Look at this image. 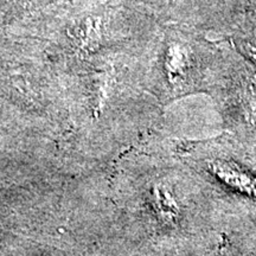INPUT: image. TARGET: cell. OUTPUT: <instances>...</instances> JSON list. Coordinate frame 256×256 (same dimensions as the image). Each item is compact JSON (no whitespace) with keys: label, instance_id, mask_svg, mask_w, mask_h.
Here are the masks:
<instances>
[{"label":"cell","instance_id":"2","mask_svg":"<svg viewBox=\"0 0 256 256\" xmlns=\"http://www.w3.org/2000/svg\"><path fill=\"white\" fill-rule=\"evenodd\" d=\"M228 62L210 44L180 34L168 37L159 60L160 98L170 104L194 92L212 95Z\"/></svg>","mask_w":256,"mask_h":256},{"label":"cell","instance_id":"1","mask_svg":"<svg viewBox=\"0 0 256 256\" xmlns=\"http://www.w3.org/2000/svg\"><path fill=\"white\" fill-rule=\"evenodd\" d=\"M255 145L229 132L172 140L174 154L206 184L226 220L256 222Z\"/></svg>","mask_w":256,"mask_h":256}]
</instances>
